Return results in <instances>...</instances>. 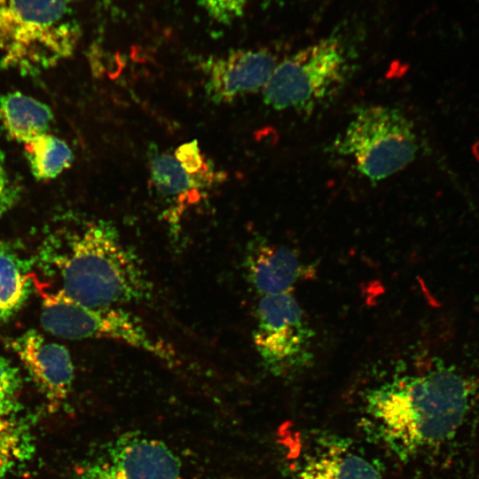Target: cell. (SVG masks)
<instances>
[{
    "label": "cell",
    "mask_w": 479,
    "mask_h": 479,
    "mask_svg": "<svg viewBox=\"0 0 479 479\" xmlns=\"http://www.w3.org/2000/svg\"><path fill=\"white\" fill-rule=\"evenodd\" d=\"M471 399L470 382L438 361L426 374L395 377L369 389L365 421L373 436L404 459L454 436Z\"/></svg>",
    "instance_id": "6da1fadb"
},
{
    "label": "cell",
    "mask_w": 479,
    "mask_h": 479,
    "mask_svg": "<svg viewBox=\"0 0 479 479\" xmlns=\"http://www.w3.org/2000/svg\"><path fill=\"white\" fill-rule=\"evenodd\" d=\"M40 261L57 286L49 287L91 308L119 307L151 294L141 261L106 223L90 224L65 242L50 241Z\"/></svg>",
    "instance_id": "7a4b0ae2"
},
{
    "label": "cell",
    "mask_w": 479,
    "mask_h": 479,
    "mask_svg": "<svg viewBox=\"0 0 479 479\" xmlns=\"http://www.w3.org/2000/svg\"><path fill=\"white\" fill-rule=\"evenodd\" d=\"M70 0H0V65L34 72L71 56L81 29Z\"/></svg>",
    "instance_id": "3957f363"
},
{
    "label": "cell",
    "mask_w": 479,
    "mask_h": 479,
    "mask_svg": "<svg viewBox=\"0 0 479 479\" xmlns=\"http://www.w3.org/2000/svg\"><path fill=\"white\" fill-rule=\"evenodd\" d=\"M333 147L339 155L353 160L366 178L378 182L403 170L415 159L418 141L413 124L401 110L365 105L355 108Z\"/></svg>",
    "instance_id": "277c9868"
},
{
    "label": "cell",
    "mask_w": 479,
    "mask_h": 479,
    "mask_svg": "<svg viewBox=\"0 0 479 479\" xmlns=\"http://www.w3.org/2000/svg\"><path fill=\"white\" fill-rule=\"evenodd\" d=\"M35 280V279H34ZM43 298L41 326L53 335L70 339H109L145 350L165 361L174 354L141 321L119 307L91 308L35 280Z\"/></svg>",
    "instance_id": "5b68a950"
},
{
    "label": "cell",
    "mask_w": 479,
    "mask_h": 479,
    "mask_svg": "<svg viewBox=\"0 0 479 479\" xmlns=\"http://www.w3.org/2000/svg\"><path fill=\"white\" fill-rule=\"evenodd\" d=\"M346 71L340 42L322 39L279 62L263 88V101L276 110L310 113L338 89Z\"/></svg>",
    "instance_id": "8992f818"
},
{
    "label": "cell",
    "mask_w": 479,
    "mask_h": 479,
    "mask_svg": "<svg viewBox=\"0 0 479 479\" xmlns=\"http://www.w3.org/2000/svg\"><path fill=\"white\" fill-rule=\"evenodd\" d=\"M313 337V329L290 292L261 298L253 338L263 366L271 374L291 377L310 366Z\"/></svg>",
    "instance_id": "52a82bcc"
},
{
    "label": "cell",
    "mask_w": 479,
    "mask_h": 479,
    "mask_svg": "<svg viewBox=\"0 0 479 479\" xmlns=\"http://www.w3.org/2000/svg\"><path fill=\"white\" fill-rule=\"evenodd\" d=\"M180 474L179 459L167 444L132 432L83 465L78 479H179Z\"/></svg>",
    "instance_id": "ba28073f"
},
{
    "label": "cell",
    "mask_w": 479,
    "mask_h": 479,
    "mask_svg": "<svg viewBox=\"0 0 479 479\" xmlns=\"http://www.w3.org/2000/svg\"><path fill=\"white\" fill-rule=\"evenodd\" d=\"M279 64L269 49L237 50L208 60L206 90L215 102L263 90Z\"/></svg>",
    "instance_id": "9c48e42d"
},
{
    "label": "cell",
    "mask_w": 479,
    "mask_h": 479,
    "mask_svg": "<svg viewBox=\"0 0 479 479\" xmlns=\"http://www.w3.org/2000/svg\"><path fill=\"white\" fill-rule=\"evenodd\" d=\"M13 346L51 407L59 406L67 399L74 380V366L67 348L47 341L35 330L25 333Z\"/></svg>",
    "instance_id": "30bf717a"
},
{
    "label": "cell",
    "mask_w": 479,
    "mask_h": 479,
    "mask_svg": "<svg viewBox=\"0 0 479 479\" xmlns=\"http://www.w3.org/2000/svg\"><path fill=\"white\" fill-rule=\"evenodd\" d=\"M293 479H382L376 462L349 439L321 436L302 457Z\"/></svg>",
    "instance_id": "8fae6325"
},
{
    "label": "cell",
    "mask_w": 479,
    "mask_h": 479,
    "mask_svg": "<svg viewBox=\"0 0 479 479\" xmlns=\"http://www.w3.org/2000/svg\"><path fill=\"white\" fill-rule=\"evenodd\" d=\"M246 269L248 280L263 296L290 292L306 273L295 251L263 239L249 246Z\"/></svg>",
    "instance_id": "7c38bea8"
},
{
    "label": "cell",
    "mask_w": 479,
    "mask_h": 479,
    "mask_svg": "<svg viewBox=\"0 0 479 479\" xmlns=\"http://www.w3.org/2000/svg\"><path fill=\"white\" fill-rule=\"evenodd\" d=\"M51 108L20 91L0 97V121L9 137L27 142L47 133L52 122Z\"/></svg>",
    "instance_id": "4fadbf2b"
},
{
    "label": "cell",
    "mask_w": 479,
    "mask_h": 479,
    "mask_svg": "<svg viewBox=\"0 0 479 479\" xmlns=\"http://www.w3.org/2000/svg\"><path fill=\"white\" fill-rule=\"evenodd\" d=\"M14 398L0 399V475L27 459L33 452L29 427Z\"/></svg>",
    "instance_id": "5bb4252c"
},
{
    "label": "cell",
    "mask_w": 479,
    "mask_h": 479,
    "mask_svg": "<svg viewBox=\"0 0 479 479\" xmlns=\"http://www.w3.org/2000/svg\"><path fill=\"white\" fill-rule=\"evenodd\" d=\"M33 176L38 180L56 177L73 162V152L62 139L45 133L24 143Z\"/></svg>",
    "instance_id": "9a60e30c"
},
{
    "label": "cell",
    "mask_w": 479,
    "mask_h": 479,
    "mask_svg": "<svg viewBox=\"0 0 479 479\" xmlns=\"http://www.w3.org/2000/svg\"><path fill=\"white\" fill-rule=\"evenodd\" d=\"M151 179L162 195L177 198L178 202L191 204L200 198L198 184L180 165L175 156L155 153L150 161Z\"/></svg>",
    "instance_id": "2e32d148"
},
{
    "label": "cell",
    "mask_w": 479,
    "mask_h": 479,
    "mask_svg": "<svg viewBox=\"0 0 479 479\" xmlns=\"http://www.w3.org/2000/svg\"><path fill=\"white\" fill-rule=\"evenodd\" d=\"M27 276L23 274L21 263L7 249L0 247V318L17 309L26 293Z\"/></svg>",
    "instance_id": "e0dca14e"
},
{
    "label": "cell",
    "mask_w": 479,
    "mask_h": 479,
    "mask_svg": "<svg viewBox=\"0 0 479 479\" xmlns=\"http://www.w3.org/2000/svg\"><path fill=\"white\" fill-rule=\"evenodd\" d=\"M250 0H197L200 6L215 21L228 25L240 18Z\"/></svg>",
    "instance_id": "ac0fdd59"
},
{
    "label": "cell",
    "mask_w": 479,
    "mask_h": 479,
    "mask_svg": "<svg viewBox=\"0 0 479 479\" xmlns=\"http://www.w3.org/2000/svg\"><path fill=\"white\" fill-rule=\"evenodd\" d=\"M175 158L192 177L207 179L209 168L197 140L190 141L179 145L175 152Z\"/></svg>",
    "instance_id": "d6986e66"
},
{
    "label": "cell",
    "mask_w": 479,
    "mask_h": 479,
    "mask_svg": "<svg viewBox=\"0 0 479 479\" xmlns=\"http://www.w3.org/2000/svg\"><path fill=\"white\" fill-rule=\"evenodd\" d=\"M20 382L18 368L0 357V399L14 398V394L20 388Z\"/></svg>",
    "instance_id": "ffe728a7"
},
{
    "label": "cell",
    "mask_w": 479,
    "mask_h": 479,
    "mask_svg": "<svg viewBox=\"0 0 479 479\" xmlns=\"http://www.w3.org/2000/svg\"><path fill=\"white\" fill-rule=\"evenodd\" d=\"M18 196V189L0 166V217L14 205Z\"/></svg>",
    "instance_id": "44dd1931"
},
{
    "label": "cell",
    "mask_w": 479,
    "mask_h": 479,
    "mask_svg": "<svg viewBox=\"0 0 479 479\" xmlns=\"http://www.w3.org/2000/svg\"><path fill=\"white\" fill-rule=\"evenodd\" d=\"M70 1H77V0H70Z\"/></svg>",
    "instance_id": "7402d4cb"
}]
</instances>
